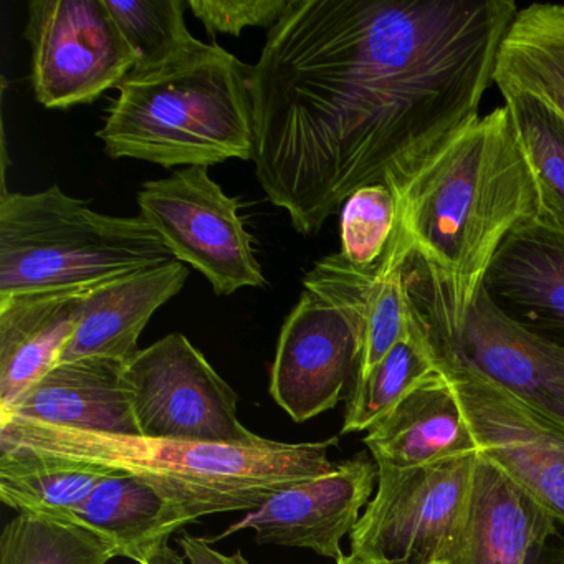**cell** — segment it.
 I'll return each instance as SVG.
<instances>
[{"instance_id": "6da1fadb", "label": "cell", "mask_w": 564, "mask_h": 564, "mask_svg": "<svg viewBox=\"0 0 564 564\" xmlns=\"http://www.w3.org/2000/svg\"><path fill=\"white\" fill-rule=\"evenodd\" d=\"M511 0H290L252 67L253 164L313 236L362 187L401 203L478 120Z\"/></svg>"}, {"instance_id": "7a4b0ae2", "label": "cell", "mask_w": 564, "mask_h": 564, "mask_svg": "<svg viewBox=\"0 0 564 564\" xmlns=\"http://www.w3.org/2000/svg\"><path fill=\"white\" fill-rule=\"evenodd\" d=\"M538 204L536 173L507 105L481 117L398 203L412 295L438 348L457 341L498 249Z\"/></svg>"}, {"instance_id": "3957f363", "label": "cell", "mask_w": 564, "mask_h": 564, "mask_svg": "<svg viewBox=\"0 0 564 564\" xmlns=\"http://www.w3.org/2000/svg\"><path fill=\"white\" fill-rule=\"evenodd\" d=\"M338 437L305 444L263 438L253 445L100 434L0 414V445L144 478L194 521L256 511L283 488L329 474Z\"/></svg>"}, {"instance_id": "277c9868", "label": "cell", "mask_w": 564, "mask_h": 564, "mask_svg": "<svg viewBox=\"0 0 564 564\" xmlns=\"http://www.w3.org/2000/svg\"><path fill=\"white\" fill-rule=\"evenodd\" d=\"M118 90L97 133L113 160L166 170L252 160V67L214 42L131 72Z\"/></svg>"}, {"instance_id": "5b68a950", "label": "cell", "mask_w": 564, "mask_h": 564, "mask_svg": "<svg viewBox=\"0 0 564 564\" xmlns=\"http://www.w3.org/2000/svg\"><path fill=\"white\" fill-rule=\"evenodd\" d=\"M174 260L141 216L97 213L58 186L0 196V299L100 289Z\"/></svg>"}, {"instance_id": "8992f818", "label": "cell", "mask_w": 564, "mask_h": 564, "mask_svg": "<svg viewBox=\"0 0 564 564\" xmlns=\"http://www.w3.org/2000/svg\"><path fill=\"white\" fill-rule=\"evenodd\" d=\"M480 454L422 467L378 465V491L351 534V553L381 564L460 560Z\"/></svg>"}, {"instance_id": "52a82bcc", "label": "cell", "mask_w": 564, "mask_h": 564, "mask_svg": "<svg viewBox=\"0 0 564 564\" xmlns=\"http://www.w3.org/2000/svg\"><path fill=\"white\" fill-rule=\"evenodd\" d=\"M138 206L174 259L203 273L216 295L265 285L239 200L224 193L209 167H184L164 180L148 181Z\"/></svg>"}, {"instance_id": "ba28073f", "label": "cell", "mask_w": 564, "mask_h": 564, "mask_svg": "<svg viewBox=\"0 0 564 564\" xmlns=\"http://www.w3.org/2000/svg\"><path fill=\"white\" fill-rule=\"evenodd\" d=\"M133 411L143 437L253 445L237 414V392L181 333H171L127 362Z\"/></svg>"}, {"instance_id": "9c48e42d", "label": "cell", "mask_w": 564, "mask_h": 564, "mask_svg": "<svg viewBox=\"0 0 564 564\" xmlns=\"http://www.w3.org/2000/svg\"><path fill=\"white\" fill-rule=\"evenodd\" d=\"M32 87L48 110L91 104L137 67L105 0H32Z\"/></svg>"}, {"instance_id": "30bf717a", "label": "cell", "mask_w": 564, "mask_h": 564, "mask_svg": "<svg viewBox=\"0 0 564 564\" xmlns=\"http://www.w3.org/2000/svg\"><path fill=\"white\" fill-rule=\"evenodd\" d=\"M441 368L460 401L480 457L564 527V425L452 356L441 352Z\"/></svg>"}, {"instance_id": "8fae6325", "label": "cell", "mask_w": 564, "mask_h": 564, "mask_svg": "<svg viewBox=\"0 0 564 564\" xmlns=\"http://www.w3.org/2000/svg\"><path fill=\"white\" fill-rule=\"evenodd\" d=\"M359 359V332L346 310L303 290L283 323L270 369V394L295 422L341 401Z\"/></svg>"}, {"instance_id": "7c38bea8", "label": "cell", "mask_w": 564, "mask_h": 564, "mask_svg": "<svg viewBox=\"0 0 564 564\" xmlns=\"http://www.w3.org/2000/svg\"><path fill=\"white\" fill-rule=\"evenodd\" d=\"M378 484V465L359 454L338 462L329 474L283 488L262 507L236 521L220 538L256 531L259 544L303 547L339 560L341 541L351 534Z\"/></svg>"}, {"instance_id": "4fadbf2b", "label": "cell", "mask_w": 564, "mask_h": 564, "mask_svg": "<svg viewBox=\"0 0 564 564\" xmlns=\"http://www.w3.org/2000/svg\"><path fill=\"white\" fill-rule=\"evenodd\" d=\"M484 290L508 318L564 345V209L550 194L540 189L536 213L501 243Z\"/></svg>"}, {"instance_id": "5bb4252c", "label": "cell", "mask_w": 564, "mask_h": 564, "mask_svg": "<svg viewBox=\"0 0 564 564\" xmlns=\"http://www.w3.org/2000/svg\"><path fill=\"white\" fill-rule=\"evenodd\" d=\"M438 351L564 425V345L508 318L484 289L457 341Z\"/></svg>"}, {"instance_id": "9a60e30c", "label": "cell", "mask_w": 564, "mask_h": 564, "mask_svg": "<svg viewBox=\"0 0 564 564\" xmlns=\"http://www.w3.org/2000/svg\"><path fill=\"white\" fill-rule=\"evenodd\" d=\"M0 414L74 431L141 435L127 365L113 359L58 362Z\"/></svg>"}, {"instance_id": "2e32d148", "label": "cell", "mask_w": 564, "mask_h": 564, "mask_svg": "<svg viewBox=\"0 0 564 564\" xmlns=\"http://www.w3.org/2000/svg\"><path fill=\"white\" fill-rule=\"evenodd\" d=\"M91 290L22 293L0 299V412L61 362Z\"/></svg>"}, {"instance_id": "e0dca14e", "label": "cell", "mask_w": 564, "mask_h": 564, "mask_svg": "<svg viewBox=\"0 0 564 564\" xmlns=\"http://www.w3.org/2000/svg\"><path fill=\"white\" fill-rule=\"evenodd\" d=\"M187 276L189 267L174 260L91 290L61 362L85 358L130 362L140 352L138 339L151 316L183 290Z\"/></svg>"}, {"instance_id": "ac0fdd59", "label": "cell", "mask_w": 564, "mask_h": 564, "mask_svg": "<svg viewBox=\"0 0 564 564\" xmlns=\"http://www.w3.org/2000/svg\"><path fill=\"white\" fill-rule=\"evenodd\" d=\"M365 444L376 464L398 468L478 454L464 409L442 368L369 427Z\"/></svg>"}, {"instance_id": "d6986e66", "label": "cell", "mask_w": 564, "mask_h": 564, "mask_svg": "<svg viewBox=\"0 0 564 564\" xmlns=\"http://www.w3.org/2000/svg\"><path fill=\"white\" fill-rule=\"evenodd\" d=\"M557 521L500 468L478 457L462 564H527Z\"/></svg>"}, {"instance_id": "ffe728a7", "label": "cell", "mask_w": 564, "mask_h": 564, "mask_svg": "<svg viewBox=\"0 0 564 564\" xmlns=\"http://www.w3.org/2000/svg\"><path fill=\"white\" fill-rule=\"evenodd\" d=\"M501 95H528L564 123V4H530L514 15L495 67Z\"/></svg>"}, {"instance_id": "44dd1931", "label": "cell", "mask_w": 564, "mask_h": 564, "mask_svg": "<svg viewBox=\"0 0 564 564\" xmlns=\"http://www.w3.org/2000/svg\"><path fill=\"white\" fill-rule=\"evenodd\" d=\"M77 520L113 541L120 556L140 560L158 541L170 540L193 518L163 491L137 475H108L77 508Z\"/></svg>"}, {"instance_id": "7402d4cb", "label": "cell", "mask_w": 564, "mask_h": 564, "mask_svg": "<svg viewBox=\"0 0 564 564\" xmlns=\"http://www.w3.org/2000/svg\"><path fill=\"white\" fill-rule=\"evenodd\" d=\"M111 474L117 471L0 445V500L19 513L74 517Z\"/></svg>"}, {"instance_id": "603a6c76", "label": "cell", "mask_w": 564, "mask_h": 564, "mask_svg": "<svg viewBox=\"0 0 564 564\" xmlns=\"http://www.w3.org/2000/svg\"><path fill=\"white\" fill-rule=\"evenodd\" d=\"M117 544L74 517L19 513L0 534V564H107Z\"/></svg>"}, {"instance_id": "cb8c5ba5", "label": "cell", "mask_w": 564, "mask_h": 564, "mask_svg": "<svg viewBox=\"0 0 564 564\" xmlns=\"http://www.w3.org/2000/svg\"><path fill=\"white\" fill-rule=\"evenodd\" d=\"M438 371L441 351L435 336L399 343L365 379L349 386L343 434L368 431Z\"/></svg>"}, {"instance_id": "d4e9b609", "label": "cell", "mask_w": 564, "mask_h": 564, "mask_svg": "<svg viewBox=\"0 0 564 564\" xmlns=\"http://www.w3.org/2000/svg\"><path fill=\"white\" fill-rule=\"evenodd\" d=\"M137 58L134 70L156 67L196 44L187 31L184 0H105Z\"/></svg>"}, {"instance_id": "484cf974", "label": "cell", "mask_w": 564, "mask_h": 564, "mask_svg": "<svg viewBox=\"0 0 564 564\" xmlns=\"http://www.w3.org/2000/svg\"><path fill=\"white\" fill-rule=\"evenodd\" d=\"M521 144L533 164L540 189L564 209V123L528 95L505 94Z\"/></svg>"}, {"instance_id": "4316f807", "label": "cell", "mask_w": 564, "mask_h": 564, "mask_svg": "<svg viewBox=\"0 0 564 564\" xmlns=\"http://www.w3.org/2000/svg\"><path fill=\"white\" fill-rule=\"evenodd\" d=\"M398 223V203L384 184L356 191L341 209V256L371 269L384 256Z\"/></svg>"}, {"instance_id": "83f0119b", "label": "cell", "mask_w": 564, "mask_h": 564, "mask_svg": "<svg viewBox=\"0 0 564 564\" xmlns=\"http://www.w3.org/2000/svg\"><path fill=\"white\" fill-rule=\"evenodd\" d=\"M290 0H189L187 8L203 22L209 37H239L247 28L272 29L289 8Z\"/></svg>"}, {"instance_id": "f1b7e54d", "label": "cell", "mask_w": 564, "mask_h": 564, "mask_svg": "<svg viewBox=\"0 0 564 564\" xmlns=\"http://www.w3.org/2000/svg\"><path fill=\"white\" fill-rule=\"evenodd\" d=\"M177 544L184 551L187 564H250L240 551L234 553L232 556H227V554L214 550L213 544L206 538L184 533L183 536L177 538Z\"/></svg>"}, {"instance_id": "f546056e", "label": "cell", "mask_w": 564, "mask_h": 564, "mask_svg": "<svg viewBox=\"0 0 564 564\" xmlns=\"http://www.w3.org/2000/svg\"><path fill=\"white\" fill-rule=\"evenodd\" d=\"M527 564H564V540L554 533L550 540L533 547Z\"/></svg>"}, {"instance_id": "4dcf8cb0", "label": "cell", "mask_w": 564, "mask_h": 564, "mask_svg": "<svg viewBox=\"0 0 564 564\" xmlns=\"http://www.w3.org/2000/svg\"><path fill=\"white\" fill-rule=\"evenodd\" d=\"M140 564H187L186 557L181 556L176 550H173L170 540L158 541L153 546L148 547L140 560Z\"/></svg>"}, {"instance_id": "1f68e13d", "label": "cell", "mask_w": 564, "mask_h": 564, "mask_svg": "<svg viewBox=\"0 0 564 564\" xmlns=\"http://www.w3.org/2000/svg\"><path fill=\"white\" fill-rule=\"evenodd\" d=\"M335 564H381L378 561L369 560V557L359 556V554L349 553L343 554L339 560H336Z\"/></svg>"}, {"instance_id": "d6a6232c", "label": "cell", "mask_w": 564, "mask_h": 564, "mask_svg": "<svg viewBox=\"0 0 564 564\" xmlns=\"http://www.w3.org/2000/svg\"><path fill=\"white\" fill-rule=\"evenodd\" d=\"M451 564H462V561L458 560V561H455V563H451Z\"/></svg>"}]
</instances>
